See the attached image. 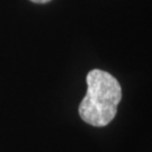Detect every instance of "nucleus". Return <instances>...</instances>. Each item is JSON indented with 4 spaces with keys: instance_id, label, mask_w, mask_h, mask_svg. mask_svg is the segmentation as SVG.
<instances>
[{
    "instance_id": "1",
    "label": "nucleus",
    "mask_w": 152,
    "mask_h": 152,
    "mask_svg": "<svg viewBox=\"0 0 152 152\" xmlns=\"http://www.w3.org/2000/svg\"><path fill=\"white\" fill-rule=\"evenodd\" d=\"M87 92L79 105V115L87 124L103 127L114 120L122 99V88L110 73L94 69L87 75Z\"/></svg>"
},
{
    "instance_id": "2",
    "label": "nucleus",
    "mask_w": 152,
    "mask_h": 152,
    "mask_svg": "<svg viewBox=\"0 0 152 152\" xmlns=\"http://www.w3.org/2000/svg\"><path fill=\"white\" fill-rule=\"evenodd\" d=\"M35 4H46V2H50L51 0H31Z\"/></svg>"
}]
</instances>
